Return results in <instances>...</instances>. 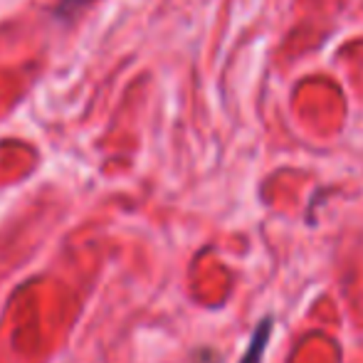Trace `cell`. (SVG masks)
Instances as JSON below:
<instances>
[{
  "mask_svg": "<svg viewBox=\"0 0 363 363\" xmlns=\"http://www.w3.org/2000/svg\"><path fill=\"white\" fill-rule=\"evenodd\" d=\"M272 326H274L272 316H264V319L259 321L257 329H255V334H252V339H250L247 351H245V356H242V361H240V363H262L264 349H267L269 336H272Z\"/></svg>",
  "mask_w": 363,
  "mask_h": 363,
  "instance_id": "1",
  "label": "cell"
},
{
  "mask_svg": "<svg viewBox=\"0 0 363 363\" xmlns=\"http://www.w3.org/2000/svg\"><path fill=\"white\" fill-rule=\"evenodd\" d=\"M91 3V0H62L60 3V15H74L82 10V5Z\"/></svg>",
  "mask_w": 363,
  "mask_h": 363,
  "instance_id": "2",
  "label": "cell"
}]
</instances>
